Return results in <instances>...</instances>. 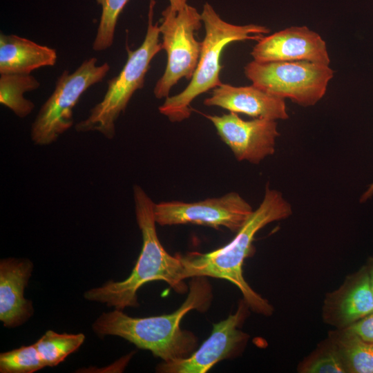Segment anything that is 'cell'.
Instances as JSON below:
<instances>
[{
	"label": "cell",
	"mask_w": 373,
	"mask_h": 373,
	"mask_svg": "<svg viewBox=\"0 0 373 373\" xmlns=\"http://www.w3.org/2000/svg\"><path fill=\"white\" fill-rule=\"evenodd\" d=\"M252 84L304 107L315 105L325 95L334 76L329 65L305 61L258 62L245 66Z\"/></svg>",
	"instance_id": "52a82bcc"
},
{
	"label": "cell",
	"mask_w": 373,
	"mask_h": 373,
	"mask_svg": "<svg viewBox=\"0 0 373 373\" xmlns=\"http://www.w3.org/2000/svg\"><path fill=\"white\" fill-rule=\"evenodd\" d=\"M205 117L215 126L218 135L237 160L258 164L274 153L276 140L280 135L276 120L265 118L244 120L233 112Z\"/></svg>",
	"instance_id": "30bf717a"
},
{
	"label": "cell",
	"mask_w": 373,
	"mask_h": 373,
	"mask_svg": "<svg viewBox=\"0 0 373 373\" xmlns=\"http://www.w3.org/2000/svg\"><path fill=\"white\" fill-rule=\"evenodd\" d=\"M254 210L236 192L195 202L180 201L155 204V222L160 226L193 224L238 232Z\"/></svg>",
	"instance_id": "9c48e42d"
},
{
	"label": "cell",
	"mask_w": 373,
	"mask_h": 373,
	"mask_svg": "<svg viewBox=\"0 0 373 373\" xmlns=\"http://www.w3.org/2000/svg\"><path fill=\"white\" fill-rule=\"evenodd\" d=\"M298 370L303 373H346L339 351L330 337L319 344Z\"/></svg>",
	"instance_id": "ffe728a7"
},
{
	"label": "cell",
	"mask_w": 373,
	"mask_h": 373,
	"mask_svg": "<svg viewBox=\"0 0 373 373\" xmlns=\"http://www.w3.org/2000/svg\"><path fill=\"white\" fill-rule=\"evenodd\" d=\"M343 359L346 373H373V343L365 341L347 329L332 332Z\"/></svg>",
	"instance_id": "e0dca14e"
},
{
	"label": "cell",
	"mask_w": 373,
	"mask_h": 373,
	"mask_svg": "<svg viewBox=\"0 0 373 373\" xmlns=\"http://www.w3.org/2000/svg\"><path fill=\"white\" fill-rule=\"evenodd\" d=\"M136 220L142 237V247L135 267L122 281H108L84 293L85 299L123 310L138 305L137 293L144 284L162 280L178 293L187 290L184 283V267L179 255L169 254L162 245L154 216L155 203L138 186H133Z\"/></svg>",
	"instance_id": "3957f363"
},
{
	"label": "cell",
	"mask_w": 373,
	"mask_h": 373,
	"mask_svg": "<svg viewBox=\"0 0 373 373\" xmlns=\"http://www.w3.org/2000/svg\"><path fill=\"white\" fill-rule=\"evenodd\" d=\"M211 287L206 277H193L188 296L182 305L169 314L134 318L122 310L102 313L93 323L97 335L116 336L147 350L164 361L186 358L197 346L196 336L181 329L182 318L191 310L206 311L212 300Z\"/></svg>",
	"instance_id": "6da1fadb"
},
{
	"label": "cell",
	"mask_w": 373,
	"mask_h": 373,
	"mask_svg": "<svg viewBox=\"0 0 373 373\" xmlns=\"http://www.w3.org/2000/svg\"><path fill=\"white\" fill-rule=\"evenodd\" d=\"M372 313L373 295L366 265L347 276L324 300L323 320L338 329L346 328Z\"/></svg>",
	"instance_id": "4fadbf2b"
},
{
	"label": "cell",
	"mask_w": 373,
	"mask_h": 373,
	"mask_svg": "<svg viewBox=\"0 0 373 373\" xmlns=\"http://www.w3.org/2000/svg\"><path fill=\"white\" fill-rule=\"evenodd\" d=\"M32 268L28 259L0 261V321L4 327L19 326L32 314V303L23 296Z\"/></svg>",
	"instance_id": "9a60e30c"
},
{
	"label": "cell",
	"mask_w": 373,
	"mask_h": 373,
	"mask_svg": "<svg viewBox=\"0 0 373 373\" xmlns=\"http://www.w3.org/2000/svg\"><path fill=\"white\" fill-rule=\"evenodd\" d=\"M365 265L367 269L370 287H371L372 293L373 295V256L370 257L367 260V264Z\"/></svg>",
	"instance_id": "d4e9b609"
},
{
	"label": "cell",
	"mask_w": 373,
	"mask_h": 373,
	"mask_svg": "<svg viewBox=\"0 0 373 373\" xmlns=\"http://www.w3.org/2000/svg\"><path fill=\"white\" fill-rule=\"evenodd\" d=\"M291 214V207L283 194L267 186L259 207L228 244L207 253L179 255L184 267V278L208 276L227 280L239 289L249 308L258 314L270 316L273 307L247 283L242 265L252 251L257 232L267 224L286 219Z\"/></svg>",
	"instance_id": "7a4b0ae2"
},
{
	"label": "cell",
	"mask_w": 373,
	"mask_h": 373,
	"mask_svg": "<svg viewBox=\"0 0 373 373\" xmlns=\"http://www.w3.org/2000/svg\"><path fill=\"white\" fill-rule=\"evenodd\" d=\"M39 82L30 74L3 73L0 75V103L23 118L32 113L34 103L24 97L26 92L34 90Z\"/></svg>",
	"instance_id": "ac0fdd59"
},
{
	"label": "cell",
	"mask_w": 373,
	"mask_h": 373,
	"mask_svg": "<svg viewBox=\"0 0 373 373\" xmlns=\"http://www.w3.org/2000/svg\"><path fill=\"white\" fill-rule=\"evenodd\" d=\"M344 329L356 334L363 340L373 343V313Z\"/></svg>",
	"instance_id": "603a6c76"
},
{
	"label": "cell",
	"mask_w": 373,
	"mask_h": 373,
	"mask_svg": "<svg viewBox=\"0 0 373 373\" xmlns=\"http://www.w3.org/2000/svg\"><path fill=\"white\" fill-rule=\"evenodd\" d=\"M188 0H169L170 8L175 12L182 10L187 5Z\"/></svg>",
	"instance_id": "cb8c5ba5"
},
{
	"label": "cell",
	"mask_w": 373,
	"mask_h": 373,
	"mask_svg": "<svg viewBox=\"0 0 373 373\" xmlns=\"http://www.w3.org/2000/svg\"><path fill=\"white\" fill-rule=\"evenodd\" d=\"M155 0H150L148 26L142 44L135 50L128 48V58L120 73L107 82L102 100L89 115L75 125L77 132L97 131L108 139L115 135V122L124 112L133 93L141 89L153 57L162 50L157 23H153Z\"/></svg>",
	"instance_id": "5b68a950"
},
{
	"label": "cell",
	"mask_w": 373,
	"mask_h": 373,
	"mask_svg": "<svg viewBox=\"0 0 373 373\" xmlns=\"http://www.w3.org/2000/svg\"><path fill=\"white\" fill-rule=\"evenodd\" d=\"M373 194V183L368 187L367 191L363 194L361 198V202H365L370 198Z\"/></svg>",
	"instance_id": "484cf974"
},
{
	"label": "cell",
	"mask_w": 373,
	"mask_h": 373,
	"mask_svg": "<svg viewBox=\"0 0 373 373\" xmlns=\"http://www.w3.org/2000/svg\"><path fill=\"white\" fill-rule=\"evenodd\" d=\"M97 63V58L91 57L72 73L68 70L63 71L32 124L30 138L35 144L49 145L71 128L73 108L81 96L88 88L102 82L110 70L108 63L99 66Z\"/></svg>",
	"instance_id": "8992f818"
},
{
	"label": "cell",
	"mask_w": 373,
	"mask_h": 373,
	"mask_svg": "<svg viewBox=\"0 0 373 373\" xmlns=\"http://www.w3.org/2000/svg\"><path fill=\"white\" fill-rule=\"evenodd\" d=\"M251 55L258 62L330 63L325 41L306 26H292L264 36L254 46Z\"/></svg>",
	"instance_id": "7c38bea8"
},
{
	"label": "cell",
	"mask_w": 373,
	"mask_h": 373,
	"mask_svg": "<svg viewBox=\"0 0 373 373\" xmlns=\"http://www.w3.org/2000/svg\"><path fill=\"white\" fill-rule=\"evenodd\" d=\"M203 103L207 106H218L255 118L284 120L289 117L285 99L272 95L253 84L234 86L222 84L213 88L211 96Z\"/></svg>",
	"instance_id": "5bb4252c"
},
{
	"label": "cell",
	"mask_w": 373,
	"mask_h": 373,
	"mask_svg": "<svg viewBox=\"0 0 373 373\" xmlns=\"http://www.w3.org/2000/svg\"><path fill=\"white\" fill-rule=\"evenodd\" d=\"M129 0H96L102 7V14L93 48L102 51L110 48L114 40L117 19Z\"/></svg>",
	"instance_id": "44dd1931"
},
{
	"label": "cell",
	"mask_w": 373,
	"mask_h": 373,
	"mask_svg": "<svg viewBox=\"0 0 373 373\" xmlns=\"http://www.w3.org/2000/svg\"><path fill=\"white\" fill-rule=\"evenodd\" d=\"M55 49L16 35H0V74H30L39 68L52 66Z\"/></svg>",
	"instance_id": "2e32d148"
},
{
	"label": "cell",
	"mask_w": 373,
	"mask_h": 373,
	"mask_svg": "<svg viewBox=\"0 0 373 373\" xmlns=\"http://www.w3.org/2000/svg\"><path fill=\"white\" fill-rule=\"evenodd\" d=\"M46 366L34 344L1 353V373H32Z\"/></svg>",
	"instance_id": "7402d4cb"
},
{
	"label": "cell",
	"mask_w": 373,
	"mask_h": 373,
	"mask_svg": "<svg viewBox=\"0 0 373 373\" xmlns=\"http://www.w3.org/2000/svg\"><path fill=\"white\" fill-rule=\"evenodd\" d=\"M205 37L197 67L188 86L181 93L167 97L159 106L160 113L171 122L188 119L191 113L190 105L200 95L213 89L222 83L220 57L229 44L245 40H260L270 30L257 24L234 25L224 21L209 3L203 6L201 13Z\"/></svg>",
	"instance_id": "277c9868"
},
{
	"label": "cell",
	"mask_w": 373,
	"mask_h": 373,
	"mask_svg": "<svg viewBox=\"0 0 373 373\" xmlns=\"http://www.w3.org/2000/svg\"><path fill=\"white\" fill-rule=\"evenodd\" d=\"M84 334H60L48 330L34 345L46 366L53 367L61 363L84 342Z\"/></svg>",
	"instance_id": "d6986e66"
},
{
	"label": "cell",
	"mask_w": 373,
	"mask_h": 373,
	"mask_svg": "<svg viewBox=\"0 0 373 373\" xmlns=\"http://www.w3.org/2000/svg\"><path fill=\"white\" fill-rule=\"evenodd\" d=\"M162 15L159 30L167 62L153 89L157 99L169 97L171 88L180 79H191L202 49V42L197 41L194 35L201 28L202 21L201 14L194 7L187 4L182 10L175 12L168 6Z\"/></svg>",
	"instance_id": "ba28073f"
},
{
	"label": "cell",
	"mask_w": 373,
	"mask_h": 373,
	"mask_svg": "<svg viewBox=\"0 0 373 373\" xmlns=\"http://www.w3.org/2000/svg\"><path fill=\"white\" fill-rule=\"evenodd\" d=\"M248 305L243 300L237 311L213 325L210 336L186 358L164 361L157 371L164 373H205L218 362L235 354L245 341L247 334L239 329Z\"/></svg>",
	"instance_id": "8fae6325"
}]
</instances>
